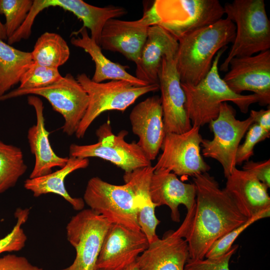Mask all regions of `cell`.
Wrapping results in <instances>:
<instances>
[{"instance_id": "obj_1", "label": "cell", "mask_w": 270, "mask_h": 270, "mask_svg": "<svg viewBox=\"0 0 270 270\" xmlns=\"http://www.w3.org/2000/svg\"><path fill=\"white\" fill-rule=\"evenodd\" d=\"M196 196L194 213L188 226L174 232L187 242L190 259L202 260L212 244L248 218L208 172L193 177Z\"/></svg>"}, {"instance_id": "obj_2", "label": "cell", "mask_w": 270, "mask_h": 270, "mask_svg": "<svg viewBox=\"0 0 270 270\" xmlns=\"http://www.w3.org/2000/svg\"><path fill=\"white\" fill-rule=\"evenodd\" d=\"M235 34L234 23L226 18L180 38L175 60L181 84L194 86L201 81L216 54L233 42Z\"/></svg>"}, {"instance_id": "obj_3", "label": "cell", "mask_w": 270, "mask_h": 270, "mask_svg": "<svg viewBox=\"0 0 270 270\" xmlns=\"http://www.w3.org/2000/svg\"><path fill=\"white\" fill-rule=\"evenodd\" d=\"M227 46L216 54L211 68L198 84L190 86L181 84L186 97V110L192 125L200 127L216 118L220 105L230 101L243 113L250 106L261 103V98L256 94L243 95L234 92L219 74L218 63Z\"/></svg>"}, {"instance_id": "obj_4", "label": "cell", "mask_w": 270, "mask_h": 270, "mask_svg": "<svg viewBox=\"0 0 270 270\" xmlns=\"http://www.w3.org/2000/svg\"><path fill=\"white\" fill-rule=\"evenodd\" d=\"M226 18L236 26V34L228 54L220 66L228 72L234 57L250 56L270 48V22L264 0H234L224 6Z\"/></svg>"}, {"instance_id": "obj_5", "label": "cell", "mask_w": 270, "mask_h": 270, "mask_svg": "<svg viewBox=\"0 0 270 270\" xmlns=\"http://www.w3.org/2000/svg\"><path fill=\"white\" fill-rule=\"evenodd\" d=\"M149 10L154 25L162 27L178 40L214 23L224 14L218 0H156Z\"/></svg>"}, {"instance_id": "obj_6", "label": "cell", "mask_w": 270, "mask_h": 270, "mask_svg": "<svg viewBox=\"0 0 270 270\" xmlns=\"http://www.w3.org/2000/svg\"><path fill=\"white\" fill-rule=\"evenodd\" d=\"M76 78L89 98L86 112L75 134L78 138H84L92 122L102 112L112 110L123 112L139 97L159 90L156 84L138 86L124 80L96 82L84 73L78 74Z\"/></svg>"}, {"instance_id": "obj_7", "label": "cell", "mask_w": 270, "mask_h": 270, "mask_svg": "<svg viewBox=\"0 0 270 270\" xmlns=\"http://www.w3.org/2000/svg\"><path fill=\"white\" fill-rule=\"evenodd\" d=\"M83 200L90 210L111 224L141 230L138 220L137 201L128 183L115 185L98 176L93 177L87 183Z\"/></svg>"}, {"instance_id": "obj_8", "label": "cell", "mask_w": 270, "mask_h": 270, "mask_svg": "<svg viewBox=\"0 0 270 270\" xmlns=\"http://www.w3.org/2000/svg\"><path fill=\"white\" fill-rule=\"evenodd\" d=\"M40 96L46 99L52 108L64 118L62 132L75 134L88 105V96L80 84L71 74L57 82L38 88H16L0 96V101L24 95Z\"/></svg>"}, {"instance_id": "obj_9", "label": "cell", "mask_w": 270, "mask_h": 270, "mask_svg": "<svg viewBox=\"0 0 270 270\" xmlns=\"http://www.w3.org/2000/svg\"><path fill=\"white\" fill-rule=\"evenodd\" d=\"M96 134L98 141L95 144H70V157L98 158L110 162L125 172L152 166L151 161L136 142L129 143L125 140L128 134L126 130H122L115 135L108 121L97 129Z\"/></svg>"}, {"instance_id": "obj_10", "label": "cell", "mask_w": 270, "mask_h": 270, "mask_svg": "<svg viewBox=\"0 0 270 270\" xmlns=\"http://www.w3.org/2000/svg\"><path fill=\"white\" fill-rule=\"evenodd\" d=\"M111 224L90 208L72 216L66 226V238L76 252L71 265L60 270H96L102 246Z\"/></svg>"}, {"instance_id": "obj_11", "label": "cell", "mask_w": 270, "mask_h": 270, "mask_svg": "<svg viewBox=\"0 0 270 270\" xmlns=\"http://www.w3.org/2000/svg\"><path fill=\"white\" fill-rule=\"evenodd\" d=\"M253 123L250 116L242 120H237L235 110L227 102L221 104L218 117L210 122L214 138L211 140L202 139V154L216 160L222 165L226 178L236 167L238 148Z\"/></svg>"}, {"instance_id": "obj_12", "label": "cell", "mask_w": 270, "mask_h": 270, "mask_svg": "<svg viewBox=\"0 0 270 270\" xmlns=\"http://www.w3.org/2000/svg\"><path fill=\"white\" fill-rule=\"evenodd\" d=\"M200 127L192 128L181 134H166L161 148L162 153L154 166V170H164L176 176H192L208 172L210 166L200 154L203 138Z\"/></svg>"}, {"instance_id": "obj_13", "label": "cell", "mask_w": 270, "mask_h": 270, "mask_svg": "<svg viewBox=\"0 0 270 270\" xmlns=\"http://www.w3.org/2000/svg\"><path fill=\"white\" fill-rule=\"evenodd\" d=\"M176 56L170 54L162 57L158 76L166 134H181L192 127L186 110L185 93L176 67Z\"/></svg>"}, {"instance_id": "obj_14", "label": "cell", "mask_w": 270, "mask_h": 270, "mask_svg": "<svg viewBox=\"0 0 270 270\" xmlns=\"http://www.w3.org/2000/svg\"><path fill=\"white\" fill-rule=\"evenodd\" d=\"M222 80L235 93L250 91L261 98L262 106L270 104V50L250 56L234 57Z\"/></svg>"}, {"instance_id": "obj_15", "label": "cell", "mask_w": 270, "mask_h": 270, "mask_svg": "<svg viewBox=\"0 0 270 270\" xmlns=\"http://www.w3.org/2000/svg\"><path fill=\"white\" fill-rule=\"evenodd\" d=\"M148 240L142 231L111 224L96 263V270H121L135 262L148 246Z\"/></svg>"}, {"instance_id": "obj_16", "label": "cell", "mask_w": 270, "mask_h": 270, "mask_svg": "<svg viewBox=\"0 0 270 270\" xmlns=\"http://www.w3.org/2000/svg\"><path fill=\"white\" fill-rule=\"evenodd\" d=\"M153 25L149 8L138 20L110 19L102 29L100 46L106 50L118 52L136 64L146 40L148 28Z\"/></svg>"}, {"instance_id": "obj_17", "label": "cell", "mask_w": 270, "mask_h": 270, "mask_svg": "<svg viewBox=\"0 0 270 270\" xmlns=\"http://www.w3.org/2000/svg\"><path fill=\"white\" fill-rule=\"evenodd\" d=\"M136 142L150 160H155L166 135L160 97H148L137 104L130 114Z\"/></svg>"}, {"instance_id": "obj_18", "label": "cell", "mask_w": 270, "mask_h": 270, "mask_svg": "<svg viewBox=\"0 0 270 270\" xmlns=\"http://www.w3.org/2000/svg\"><path fill=\"white\" fill-rule=\"evenodd\" d=\"M150 190L152 200L156 207L162 205L169 207L171 218L174 222L180 221V204L186 206L187 214L194 209L196 190L194 183H184L172 172L164 170H154Z\"/></svg>"}, {"instance_id": "obj_19", "label": "cell", "mask_w": 270, "mask_h": 270, "mask_svg": "<svg viewBox=\"0 0 270 270\" xmlns=\"http://www.w3.org/2000/svg\"><path fill=\"white\" fill-rule=\"evenodd\" d=\"M226 179L224 190L243 216L248 218L270 209L268 187L252 174L236 167Z\"/></svg>"}, {"instance_id": "obj_20", "label": "cell", "mask_w": 270, "mask_h": 270, "mask_svg": "<svg viewBox=\"0 0 270 270\" xmlns=\"http://www.w3.org/2000/svg\"><path fill=\"white\" fill-rule=\"evenodd\" d=\"M189 259L186 241L171 230L149 244L136 262L140 270H184Z\"/></svg>"}, {"instance_id": "obj_21", "label": "cell", "mask_w": 270, "mask_h": 270, "mask_svg": "<svg viewBox=\"0 0 270 270\" xmlns=\"http://www.w3.org/2000/svg\"><path fill=\"white\" fill-rule=\"evenodd\" d=\"M178 47V40L166 30L158 25L150 26L136 63V77L148 84H158V72L162 57L176 54Z\"/></svg>"}, {"instance_id": "obj_22", "label": "cell", "mask_w": 270, "mask_h": 270, "mask_svg": "<svg viewBox=\"0 0 270 270\" xmlns=\"http://www.w3.org/2000/svg\"><path fill=\"white\" fill-rule=\"evenodd\" d=\"M28 102L34 108L36 120V124L30 128L28 132L30 152L35 157L34 165L29 177L32 178L50 174L54 168H62L68 158L58 156L51 146L48 139L50 132L45 127L42 100L36 96L30 95Z\"/></svg>"}, {"instance_id": "obj_23", "label": "cell", "mask_w": 270, "mask_h": 270, "mask_svg": "<svg viewBox=\"0 0 270 270\" xmlns=\"http://www.w3.org/2000/svg\"><path fill=\"white\" fill-rule=\"evenodd\" d=\"M154 172V167L150 166L125 172L123 176L124 182L128 183L134 191L138 206V222L149 244L158 238L156 228L160 223L155 214L156 206L152 200L150 190Z\"/></svg>"}, {"instance_id": "obj_24", "label": "cell", "mask_w": 270, "mask_h": 270, "mask_svg": "<svg viewBox=\"0 0 270 270\" xmlns=\"http://www.w3.org/2000/svg\"><path fill=\"white\" fill-rule=\"evenodd\" d=\"M70 40L72 45L82 48L88 52L95 64V71L92 78L96 82L110 80H124L138 86L148 85L143 81L132 75L126 71L128 66H123L114 62L108 58L102 52L101 47L88 34L87 28L82 26L79 30L74 32Z\"/></svg>"}, {"instance_id": "obj_25", "label": "cell", "mask_w": 270, "mask_h": 270, "mask_svg": "<svg viewBox=\"0 0 270 270\" xmlns=\"http://www.w3.org/2000/svg\"><path fill=\"white\" fill-rule=\"evenodd\" d=\"M88 158L68 157L66 164L60 169L46 175L28 178L24 181V188L30 191L34 197L52 193L62 196L76 210L84 209V202L82 198H74L68 192L64 185V180L72 172L85 168L89 165Z\"/></svg>"}, {"instance_id": "obj_26", "label": "cell", "mask_w": 270, "mask_h": 270, "mask_svg": "<svg viewBox=\"0 0 270 270\" xmlns=\"http://www.w3.org/2000/svg\"><path fill=\"white\" fill-rule=\"evenodd\" d=\"M56 6L71 12L83 22V26L90 32V37L100 46V36L106 22L126 14L123 7L108 6L98 7L82 0H58Z\"/></svg>"}, {"instance_id": "obj_27", "label": "cell", "mask_w": 270, "mask_h": 270, "mask_svg": "<svg viewBox=\"0 0 270 270\" xmlns=\"http://www.w3.org/2000/svg\"><path fill=\"white\" fill-rule=\"evenodd\" d=\"M33 62L30 52L15 48L0 40V96L20 83Z\"/></svg>"}, {"instance_id": "obj_28", "label": "cell", "mask_w": 270, "mask_h": 270, "mask_svg": "<svg viewBox=\"0 0 270 270\" xmlns=\"http://www.w3.org/2000/svg\"><path fill=\"white\" fill-rule=\"evenodd\" d=\"M30 52L34 62L57 69L70 56L66 40L59 34L50 32H46L38 38Z\"/></svg>"}, {"instance_id": "obj_29", "label": "cell", "mask_w": 270, "mask_h": 270, "mask_svg": "<svg viewBox=\"0 0 270 270\" xmlns=\"http://www.w3.org/2000/svg\"><path fill=\"white\" fill-rule=\"evenodd\" d=\"M27 168L22 150L0 140V194L14 187Z\"/></svg>"}, {"instance_id": "obj_30", "label": "cell", "mask_w": 270, "mask_h": 270, "mask_svg": "<svg viewBox=\"0 0 270 270\" xmlns=\"http://www.w3.org/2000/svg\"><path fill=\"white\" fill-rule=\"evenodd\" d=\"M32 4V0H0V14L6 18L4 25L8 38L23 24Z\"/></svg>"}, {"instance_id": "obj_31", "label": "cell", "mask_w": 270, "mask_h": 270, "mask_svg": "<svg viewBox=\"0 0 270 270\" xmlns=\"http://www.w3.org/2000/svg\"><path fill=\"white\" fill-rule=\"evenodd\" d=\"M58 69L33 62L22 76L20 89L44 87L52 84L62 78Z\"/></svg>"}, {"instance_id": "obj_32", "label": "cell", "mask_w": 270, "mask_h": 270, "mask_svg": "<svg viewBox=\"0 0 270 270\" xmlns=\"http://www.w3.org/2000/svg\"><path fill=\"white\" fill-rule=\"evenodd\" d=\"M28 208H18L14 216L16 223L12 230L0 239V254L5 252H18L26 245L27 236L22 226L27 221L30 214Z\"/></svg>"}, {"instance_id": "obj_33", "label": "cell", "mask_w": 270, "mask_h": 270, "mask_svg": "<svg viewBox=\"0 0 270 270\" xmlns=\"http://www.w3.org/2000/svg\"><path fill=\"white\" fill-rule=\"evenodd\" d=\"M270 209L265 210L248 218L244 223L216 240L207 252L205 258H214L227 252L238 236L256 221L270 216Z\"/></svg>"}, {"instance_id": "obj_34", "label": "cell", "mask_w": 270, "mask_h": 270, "mask_svg": "<svg viewBox=\"0 0 270 270\" xmlns=\"http://www.w3.org/2000/svg\"><path fill=\"white\" fill-rule=\"evenodd\" d=\"M246 132L244 143L239 145L236 152V165H240L248 161L254 155L255 146L270 136V132L266 130L256 123L252 124Z\"/></svg>"}, {"instance_id": "obj_35", "label": "cell", "mask_w": 270, "mask_h": 270, "mask_svg": "<svg viewBox=\"0 0 270 270\" xmlns=\"http://www.w3.org/2000/svg\"><path fill=\"white\" fill-rule=\"evenodd\" d=\"M238 246V244L232 245L227 252L216 258L202 260L189 259L184 270H230V259L236 252Z\"/></svg>"}, {"instance_id": "obj_36", "label": "cell", "mask_w": 270, "mask_h": 270, "mask_svg": "<svg viewBox=\"0 0 270 270\" xmlns=\"http://www.w3.org/2000/svg\"><path fill=\"white\" fill-rule=\"evenodd\" d=\"M0 270H43L32 264L24 256L8 254L0 257Z\"/></svg>"}, {"instance_id": "obj_37", "label": "cell", "mask_w": 270, "mask_h": 270, "mask_svg": "<svg viewBox=\"0 0 270 270\" xmlns=\"http://www.w3.org/2000/svg\"><path fill=\"white\" fill-rule=\"evenodd\" d=\"M242 170L254 176L260 182L270 187V160L255 162L252 160L245 162Z\"/></svg>"}, {"instance_id": "obj_38", "label": "cell", "mask_w": 270, "mask_h": 270, "mask_svg": "<svg viewBox=\"0 0 270 270\" xmlns=\"http://www.w3.org/2000/svg\"><path fill=\"white\" fill-rule=\"evenodd\" d=\"M250 116L254 123H256L262 128L270 132V108L266 110H251Z\"/></svg>"}, {"instance_id": "obj_39", "label": "cell", "mask_w": 270, "mask_h": 270, "mask_svg": "<svg viewBox=\"0 0 270 270\" xmlns=\"http://www.w3.org/2000/svg\"><path fill=\"white\" fill-rule=\"evenodd\" d=\"M0 40H8V36L4 24L0 20Z\"/></svg>"}, {"instance_id": "obj_40", "label": "cell", "mask_w": 270, "mask_h": 270, "mask_svg": "<svg viewBox=\"0 0 270 270\" xmlns=\"http://www.w3.org/2000/svg\"><path fill=\"white\" fill-rule=\"evenodd\" d=\"M121 270H140L136 261Z\"/></svg>"}, {"instance_id": "obj_41", "label": "cell", "mask_w": 270, "mask_h": 270, "mask_svg": "<svg viewBox=\"0 0 270 270\" xmlns=\"http://www.w3.org/2000/svg\"></svg>"}]
</instances>
